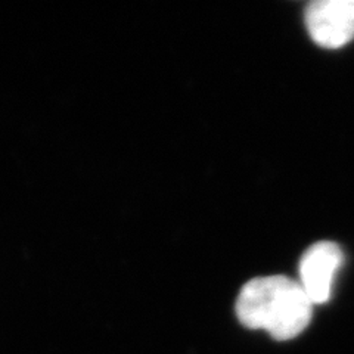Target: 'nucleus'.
I'll return each mask as SVG.
<instances>
[{
	"label": "nucleus",
	"mask_w": 354,
	"mask_h": 354,
	"mask_svg": "<svg viewBox=\"0 0 354 354\" xmlns=\"http://www.w3.org/2000/svg\"><path fill=\"white\" fill-rule=\"evenodd\" d=\"M344 261L341 248L330 241L317 242L307 248L300 261V283L313 304L330 298L335 274Z\"/></svg>",
	"instance_id": "nucleus-3"
},
{
	"label": "nucleus",
	"mask_w": 354,
	"mask_h": 354,
	"mask_svg": "<svg viewBox=\"0 0 354 354\" xmlns=\"http://www.w3.org/2000/svg\"><path fill=\"white\" fill-rule=\"evenodd\" d=\"M306 26L319 46H346L354 39V0H315L306 9Z\"/></svg>",
	"instance_id": "nucleus-2"
},
{
	"label": "nucleus",
	"mask_w": 354,
	"mask_h": 354,
	"mask_svg": "<svg viewBox=\"0 0 354 354\" xmlns=\"http://www.w3.org/2000/svg\"><path fill=\"white\" fill-rule=\"evenodd\" d=\"M313 301L300 282L273 274L242 286L236 300L239 322L250 329H264L278 341L298 337L313 316Z\"/></svg>",
	"instance_id": "nucleus-1"
}]
</instances>
